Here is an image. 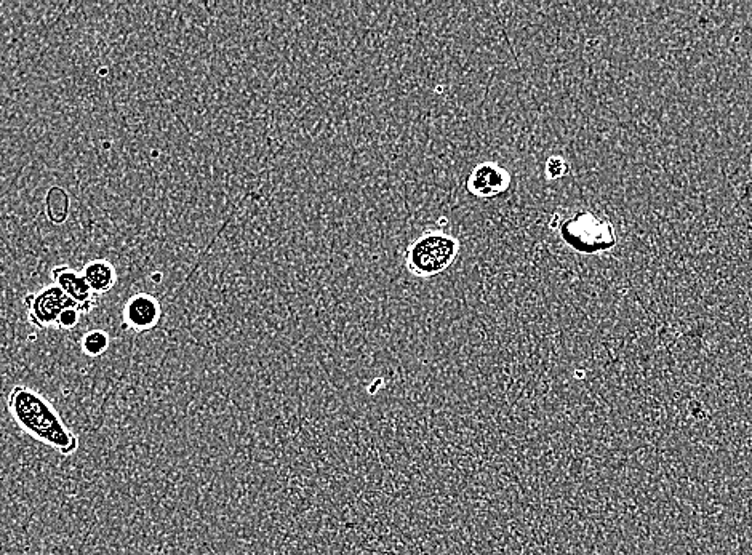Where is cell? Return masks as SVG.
Listing matches in <instances>:
<instances>
[{"label": "cell", "mask_w": 752, "mask_h": 555, "mask_svg": "<svg viewBox=\"0 0 752 555\" xmlns=\"http://www.w3.org/2000/svg\"><path fill=\"white\" fill-rule=\"evenodd\" d=\"M7 408L13 423L40 444L63 456L79 450L76 432L64 423L55 405L36 389L18 384L8 394Z\"/></svg>", "instance_id": "1"}, {"label": "cell", "mask_w": 752, "mask_h": 555, "mask_svg": "<svg viewBox=\"0 0 752 555\" xmlns=\"http://www.w3.org/2000/svg\"><path fill=\"white\" fill-rule=\"evenodd\" d=\"M460 240L442 229H429L416 237L405 252V266L418 279H431L447 271L460 255Z\"/></svg>", "instance_id": "2"}, {"label": "cell", "mask_w": 752, "mask_h": 555, "mask_svg": "<svg viewBox=\"0 0 752 555\" xmlns=\"http://www.w3.org/2000/svg\"><path fill=\"white\" fill-rule=\"evenodd\" d=\"M28 319L40 330L56 328V320L68 308H79L58 285H47L39 292H32L24 298ZM82 312V311H80Z\"/></svg>", "instance_id": "3"}, {"label": "cell", "mask_w": 752, "mask_h": 555, "mask_svg": "<svg viewBox=\"0 0 752 555\" xmlns=\"http://www.w3.org/2000/svg\"><path fill=\"white\" fill-rule=\"evenodd\" d=\"M562 237L576 250L588 253L612 247L615 242L612 226L592 215H578L575 220L565 223Z\"/></svg>", "instance_id": "4"}, {"label": "cell", "mask_w": 752, "mask_h": 555, "mask_svg": "<svg viewBox=\"0 0 752 555\" xmlns=\"http://www.w3.org/2000/svg\"><path fill=\"white\" fill-rule=\"evenodd\" d=\"M162 319V306L154 296L149 293H136L125 303L122 311L124 328L136 333H148Z\"/></svg>", "instance_id": "5"}, {"label": "cell", "mask_w": 752, "mask_h": 555, "mask_svg": "<svg viewBox=\"0 0 752 555\" xmlns=\"http://www.w3.org/2000/svg\"><path fill=\"white\" fill-rule=\"evenodd\" d=\"M511 184V175L506 168L496 162H482L476 165L466 181V188L479 199H492L500 196Z\"/></svg>", "instance_id": "6"}, {"label": "cell", "mask_w": 752, "mask_h": 555, "mask_svg": "<svg viewBox=\"0 0 752 555\" xmlns=\"http://www.w3.org/2000/svg\"><path fill=\"white\" fill-rule=\"evenodd\" d=\"M52 279L55 285L63 290L74 303L79 306L82 314H90L96 306V296L85 282L84 276L71 266H56L52 269Z\"/></svg>", "instance_id": "7"}, {"label": "cell", "mask_w": 752, "mask_h": 555, "mask_svg": "<svg viewBox=\"0 0 752 555\" xmlns=\"http://www.w3.org/2000/svg\"><path fill=\"white\" fill-rule=\"evenodd\" d=\"M80 274L95 296L106 295L117 284L116 268L106 260L88 261Z\"/></svg>", "instance_id": "8"}, {"label": "cell", "mask_w": 752, "mask_h": 555, "mask_svg": "<svg viewBox=\"0 0 752 555\" xmlns=\"http://www.w3.org/2000/svg\"><path fill=\"white\" fill-rule=\"evenodd\" d=\"M109 344H111V340L104 330H90L82 336L80 348H82L85 356L90 357V359H98V357L103 356L104 352L108 351Z\"/></svg>", "instance_id": "9"}, {"label": "cell", "mask_w": 752, "mask_h": 555, "mask_svg": "<svg viewBox=\"0 0 752 555\" xmlns=\"http://www.w3.org/2000/svg\"><path fill=\"white\" fill-rule=\"evenodd\" d=\"M84 316L79 308H68L61 312L60 317L56 320V328L61 332H69L72 328L79 325L80 317Z\"/></svg>", "instance_id": "10"}, {"label": "cell", "mask_w": 752, "mask_h": 555, "mask_svg": "<svg viewBox=\"0 0 752 555\" xmlns=\"http://www.w3.org/2000/svg\"><path fill=\"white\" fill-rule=\"evenodd\" d=\"M565 172H567V164H565V160L562 159V157H551V159L548 160V164H546V175L549 176V178H560V176L565 175Z\"/></svg>", "instance_id": "11"}]
</instances>
